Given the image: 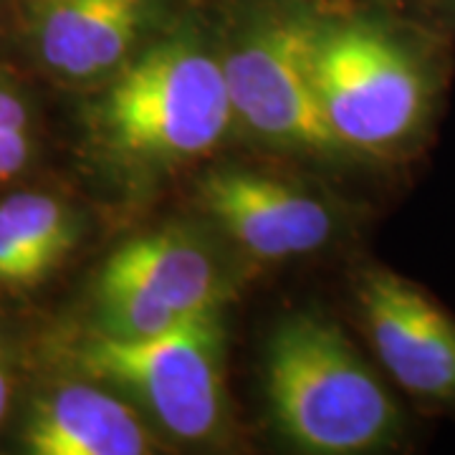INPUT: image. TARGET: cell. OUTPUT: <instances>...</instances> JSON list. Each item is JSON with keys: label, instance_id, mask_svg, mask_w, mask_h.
Listing matches in <instances>:
<instances>
[{"label": "cell", "instance_id": "obj_1", "mask_svg": "<svg viewBox=\"0 0 455 455\" xmlns=\"http://www.w3.org/2000/svg\"><path fill=\"white\" fill-rule=\"evenodd\" d=\"M311 61L344 152L405 163L423 149L448 82V56L435 38L379 16L319 20Z\"/></svg>", "mask_w": 455, "mask_h": 455}, {"label": "cell", "instance_id": "obj_2", "mask_svg": "<svg viewBox=\"0 0 455 455\" xmlns=\"http://www.w3.org/2000/svg\"><path fill=\"white\" fill-rule=\"evenodd\" d=\"M263 392L281 438L301 453H379L407 438V415L390 379L316 314H291L274 326L263 352Z\"/></svg>", "mask_w": 455, "mask_h": 455}, {"label": "cell", "instance_id": "obj_3", "mask_svg": "<svg viewBox=\"0 0 455 455\" xmlns=\"http://www.w3.org/2000/svg\"><path fill=\"white\" fill-rule=\"evenodd\" d=\"M233 122L223 56L196 31L145 44L109 79L94 109L101 147L134 175L208 157Z\"/></svg>", "mask_w": 455, "mask_h": 455}, {"label": "cell", "instance_id": "obj_4", "mask_svg": "<svg viewBox=\"0 0 455 455\" xmlns=\"http://www.w3.org/2000/svg\"><path fill=\"white\" fill-rule=\"evenodd\" d=\"M74 362L97 385L124 395L167 438L211 443L228 427L223 311L149 339H116L94 329L76 344Z\"/></svg>", "mask_w": 455, "mask_h": 455}, {"label": "cell", "instance_id": "obj_5", "mask_svg": "<svg viewBox=\"0 0 455 455\" xmlns=\"http://www.w3.org/2000/svg\"><path fill=\"white\" fill-rule=\"evenodd\" d=\"M316 18L276 11L256 18L223 53L235 122L259 142L296 155L341 152L314 79Z\"/></svg>", "mask_w": 455, "mask_h": 455}, {"label": "cell", "instance_id": "obj_6", "mask_svg": "<svg viewBox=\"0 0 455 455\" xmlns=\"http://www.w3.org/2000/svg\"><path fill=\"white\" fill-rule=\"evenodd\" d=\"M367 341L395 390L427 412L455 415V316L420 283L385 266L357 281Z\"/></svg>", "mask_w": 455, "mask_h": 455}, {"label": "cell", "instance_id": "obj_7", "mask_svg": "<svg viewBox=\"0 0 455 455\" xmlns=\"http://www.w3.org/2000/svg\"><path fill=\"white\" fill-rule=\"evenodd\" d=\"M197 197L228 238L260 260L314 253L334 230V218L319 197L256 170H212L200 178Z\"/></svg>", "mask_w": 455, "mask_h": 455}, {"label": "cell", "instance_id": "obj_8", "mask_svg": "<svg viewBox=\"0 0 455 455\" xmlns=\"http://www.w3.org/2000/svg\"><path fill=\"white\" fill-rule=\"evenodd\" d=\"M155 16V0H41L33 53L61 82H104L145 46Z\"/></svg>", "mask_w": 455, "mask_h": 455}, {"label": "cell", "instance_id": "obj_9", "mask_svg": "<svg viewBox=\"0 0 455 455\" xmlns=\"http://www.w3.org/2000/svg\"><path fill=\"white\" fill-rule=\"evenodd\" d=\"M97 278L127 286L182 322L223 311L230 299L218 256L185 228L134 235L107 259Z\"/></svg>", "mask_w": 455, "mask_h": 455}, {"label": "cell", "instance_id": "obj_10", "mask_svg": "<svg viewBox=\"0 0 455 455\" xmlns=\"http://www.w3.org/2000/svg\"><path fill=\"white\" fill-rule=\"evenodd\" d=\"M36 455H147L157 451L155 427L112 387L68 382L38 397L23 427Z\"/></svg>", "mask_w": 455, "mask_h": 455}, {"label": "cell", "instance_id": "obj_11", "mask_svg": "<svg viewBox=\"0 0 455 455\" xmlns=\"http://www.w3.org/2000/svg\"><path fill=\"white\" fill-rule=\"evenodd\" d=\"M76 245V218L59 197L13 193L0 200V289L41 286Z\"/></svg>", "mask_w": 455, "mask_h": 455}, {"label": "cell", "instance_id": "obj_12", "mask_svg": "<svg viewBox=\"0 0 455 455\" xmlns=\"http://www.w3.org/2000/svg\"><path fill=\"white\" fill-rule=\"evenodd\" d=\"M31 149L28 132H0V182L23 172L31 160Z\"/></svg>", "mask_w": 455, "mask_h": 455}, {"label": "cell", "instance_id": "obj_13", "mask_svg": "<svg viewBox=\"0 0 455 455\" xmlns=\"http://www.w3.org/2000/svg\"><path fill=\"white\" fill-rule=\"evenodd\" d=\"M31 109L11 82L0 79V132H28Z\"/></svg>", "mask_w": 455, "mask_h": 455}, {"label": "cell", "instance_id": "obj_14", "mask_svg": "<svg viewBox=\"0 0 455 455\" xmlns=\"http://www.w3.org/2000/svg\"><path fill=\"white\" fill-rule=\"evenodd\" d=\"M8 400H11V379H8V370H5V359L0 352V423L8 412Z\"/></svg>", "mask_w": 455, "mask_h": 455}, {"label": "cell", "instance_id": "obj_15", "mask_svg": "<svg viewBox=\"0 0 455 455\" xmlns=\"http://www.w3.org/2000/svg\"><path fill=\"white\" fill-rule=\"evenodd\" d=\"M448 5H451V11H453V16H455V0H448Z\"/></svg>", "mask_w": 455, "mask_h": 455}]
</instances>
